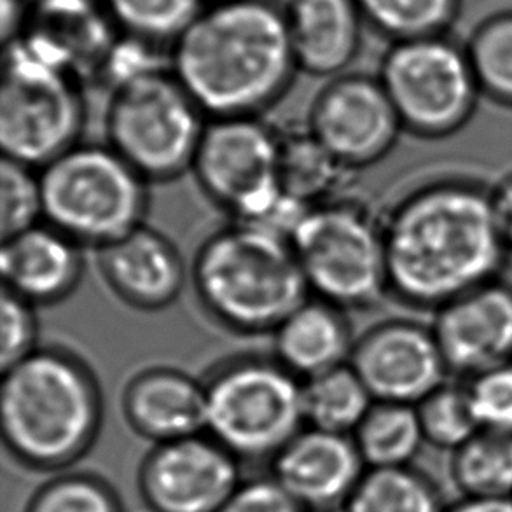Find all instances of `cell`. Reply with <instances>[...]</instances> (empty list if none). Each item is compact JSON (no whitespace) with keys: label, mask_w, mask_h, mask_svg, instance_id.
<instances>
[{"label":"cell","mask_w":512,"mask_h":512,"mask_svg":"<svg viewBox=\"0 0 512 512\" xmlns=\"http://www.w3.org/2000/svg\"><path fill=\"white\" fill-rule=\"evenodd\" d=\"M388 292L401 305L436 313L465 292L504 277L511 252L500 236L492 184L437 170L381 214Z\"/></svg>","instance_id":"6da1fadb"},{"label":"cell","mask_w":512,"mask_h":512,"mask_svg":"<svg viewBox=\"0 0 512 512\" xmlns=\"http://www.w3.org/2000/svg\"><path fill=\"white\" fill-rule=\"evenodd\" d=\"M168 65L210 119L259 116L299 72L275 0L207 2L173 42Z\"/></svg>","instance_id":"7a4b0ae2"},{"label":"cell","mask_w":512,"mask_h":512,"mask_svg":"<svg viewBox=\"0 0 512 512\" xmlns=\"http://www.w3.org/2000/svg\"><path fill=\"white\" fill-rule=\"evenodd\" d=\"M102 420L97 380L74 353L37 348L2 371V441L30 471H69L97 443Z\"/></svg>","instance_id":"3957f363"},{"label":"cell","mask_w":512,"mask_h":512,"mask_svg":"<svg viewBox=\"0 0 512 512\" xmlns=\"http://www.w3.org/2000/svg\"><path fill=\"white\" fill-rule=\"evenodd\" d=\"M193 282L201 305L235 333H273L310 289L287 236L233 221L201 243Z\"/></svg>","instance_id":"277c9868"},{"label":"cell","mask_w":512,"mask_h":512,"mask_svg":"<svg viewBox=\"0 0 512 512\" xmlns=\"http://www.w3.org/2000/svg\"><path fill=\"white\" fill-rule=\"evenodd\" d=\"M310 294L341 310H369L390 296L381 214L334 196L306 210L291 235Z\"/></svg>","instance_id":"5b68a950"},{"label":"cell","mask_w":512,"mask_h":512,"mask_svg":"<svg viewBox=\"0 0 512 512\" xmlns=\"http://www.w3.org/2000/svg\"><path fill=\"white\" fill-rule=\"evenodd\" d=\"M203 193L231 214L291 240L310 207L289 198L280 184V132L259 116L208 119L194 156Z\"/></svg>","instance_id":"8992f818"},{"label":"cell","mask_w":512,"mask_h":512,"mask_svg":"<svg viewBox=\"0 0 512 512\" xmlns=\"http://www.w3.org/2000/svg\"><path fill=\"white\" fill-rule=\"evenodd\" d=\"M44 222L104 249L146 224L149 180L112 147L77 144L39 170Z\"/></svg>","instance_id":"52a82bcc"},{"label":"cell","mask_w":512,"mask_h":512,"mask_svg":"<svg viewBox=\"0 0 512 512\" xmlns=\"http://www.w3.org/2000/svg\"><path fill=\"white\" fill-rule=\"evenodd\" d=\"M207 114L170 65L112 86L105 111L107 146L149 182H165L193 168Z\"/></svg>","instance_id":"ba28073f"},{"label":"cell","mask_w":512,"mask_h":512,"mask_svg":"<svg viewBox=\"0 0 512 512\" xmlns=\"http://www.w3.org/2000/svg\"><path fill=\"white\" fill-rule=\"evenodd\" d=\"M205 390V434L240 462H271L306 427L303 380L275 357L224 364Z\"/></svg>","instance_id":"9c48e42d"},{"label":"cell","mask_w":512,"mask_h":512,"mask_svg":"<svg viewBox=\"0 0 512 512\" xmlns=\"http://www.w3.org/2000/svg\"><path fill=\"white\" fill-rule=\"evenodd\" d=\"M0 147L7 160L41 170L79 144L84 100L77 76L27 46H4Z\"/></svg>","instance_id":"30bf717a"},{"label":"cell","mask_w":512,"mask_h":512,"mask_svg":"<svg viewBox=\"0 0 512 512\" xmlns=\"http://www.w3.org/2000/svg\"><path fill=\"white\" fill-rule=\"evenodd\" d=\"M376 76L404 132L416 139L455 137L483 98L467 46L450 34L390 42Z\"/></svg>","instance_id":"8fae6325"},{"label":"cell","mask_w":512,"mask_h":512,"mask_svg":"<svg viewBox=\"0 0 512 512\" xmlns=\"http://www.w3.org/2000/svg\"><path fill=\"white\" fill-rule=\"evenodd\" d=\"M308 128L348 170L387 158L404 133L380 77L350 72L319 91Z\"/></svg>","instance_id":"7c38bea8"},{"label":"cell","mask_w":512,"mask_h":512,"mask_svg":"<svg viewBox=\"0 0 512 512\" xmlns=\"http://www.w3.org/2000/svg\"><path fill=\"white\" fill-rule=\"evenodd\" d=\"M242 462L208 434L154 444L139 469L151 512H217L242 485Z\"/></svg>","instance_id":"4fadbf2b"},{"label":"cell","mask_w":512,"mask_h":512,"mask_svg":"<svg viewBox=\"0 0 512 512\" xmlns=\"http://www.w3.org/2000/svg\"><path fill=\"white\" fill-rule=\"evenodd\" d=\"M376 402L416 406L453 378L432 326L390 319L367 329L350 357Z\"/></svg>","instance_id":"5bb4252c"},{"label":"cell","mask_w":512,"mask_h":512,"mask_svg":"<svg viewBox=\"0 0 512 512\" xmlns=\"http://www.w3.org/2000/svg\"><path fill=\"white\" fill-rule=\"evenodd\" d=\"M432 329L450 374L467 380L512 362V284L479 285L432 313Z\"/></svg>","instance_id":"9a60e30c"},{"label":"cell","mask_w":512,"mask_h":512,"mask_svg":"<svg viewBox=\"0 0 512 512\" xmlns=\"http://www.w3.org/2000/svg\"><path fill=\"white\" fill-rule=\"evenodd\" d=\"M270 465L271 478L306 512L343 511L367 471L352 436L310 427Z\"/></svg>","instance_id":"2e32d148"},{"label":"cell","mask_w":512,"mask_h":512,"mask_svg":"<svg viewBox=\"0 0 512 512\" xmlns=\"http://www.w3.org/2000/svg\"><path fill=\"white\" fill-rule=\"evenodd\" d=\"M100 252V270L116 296L139 310H163L186 284V264L175 243L142 224Z\"/></svg>","instance_id":"e0dca14e"},{"label":"cell","mask_w":512,"mask_h":512,"mask_svg":"<svg viewBox=\"0 0 512 512\" xmlns=\"http://www.w3.org/2000/svg\"><path fill=\"white\" fill-rule=\"evenodd\" d=\"M81 245L48 222L2 240L4 289L34 306L69 298L84 271Z\"/></svg>","instance_id":"ac0fdd59"},{"label":"cell","mask_w":512,"mask_h":512,"mask_svg":"<svg viewBox=\"0 0 512 512\" xmlns=\"http://www.w3.org/2000/svg\"><path fill=\"white\" fill-rule=\"evenodd\" d=\"M126 422L154 444L172 443L207 432L205 383L172 367L137 374L123 395Z\"/></svg>","instance_id":"d6986e66"},{"label":"cell","mask_w":512,"mask_h":512,"mask_svg":"<svg viewBox=\"0 0 512 512\" xmlns=\"http://www.w3.org/2000/svg\"><path fill=\"white\" fill-rule=\"evenodd\" d=\"M284 7L298 69L329 79L346 74L367 27L357 0H289Z\"/></svg>","instance_id":"ffe728a7"},{"label":"cell","mask_w":512,"mask_h":512,"mask_svg":"<svg viewBox=\"0 0 512 512\" xmlns=\"http://www.w3.org/2000/svg\"><path fill=\"white\" fill-rule=\"evenodd\" d=\"M271 334L275 359L303 381L348 364L357 341L345 310L315 296Z\"/></svg>","instance_id":"44dd1931"},{"label":"cell","mask_w":512,"mask_h":512,"mask_svg":"<svg viewBox=\"0 0 512 512\" xmlns=\"http://www.w3.org/2000/svg\"><path fill=\"white\" fill-rule=\"evenodd\" d=\"M352 437L367 469L411 467L427 444L416 406L399 402L374 401Z\"/></svg>","instance_id":"7402d4cb"},{"label":"cell","mask_w":512,"mask_h":512,"mask_svg":"<svg viewBox=\"0 0 512 512\" xmlns=\"http://www.w3.org/2000/svg\"><path fill=\"white\" fill-rule=\"evenodd\" d=\"M348 172L310 128L280 133V184L292 200L305 207L331 200Z\"/></svg>","instance_id":"603a6c76"},{"label":"cell","mask_w":512,"mask_h":512,"mask_svg":"<svg viewBox=\"0 0 512 512\" xmlns=\"http://www.w3.org/2000/svg\"><path fill=\"white\" fill-rule=\"evenodd\" d=\"M450 478L467 499H512V432L479 430L451 453Z\"/></svg>","instance_id":"cb8c5ba5"},{"label":"cell","mask_w":512,"mask_h":512,"mask_svg":"<svg viewBox=\"0 0 512 512\" xmlns=\"http://www.w3.org/2000/svg\"><path fill=\"white\" fill-rule=\"evenodd\" d=\"M373 404V395L350 362L303 381L305 422L310 429L352 436Z\"/></svg>","instance_id":"d4e9b609"},{"label":"cell","mask_w":512,"mask_h":512,"mask_svg":"<svg viewBox=\"0 0 512 512\" xmlns=\"http://www.w3.org/2000/svg\"><path fill=\"white\" fill-rule=\"evenodd\" d=\"M441 490L411 467L367 469L341 512H446Z\"/></svg>","instance_id":"484cf974"},{"label":"cell","mask_w":512,"mask_h":512,"mask_svg":"<svg viewBox=\"0 0 512 512\" xmlns=\"http://www.w3.org/2000/svg\"><path fill=\"white\" fill-rule=\"evenodd\" d=\"M119 35L153 48L168 46L186 32L205 0H100Z\"/></svg>","instance_id":"4316f807"},{"label":"cell","mask_w":512,"mask_h":512,"mask_svg":"<svg viewBox=\"0 0 512 512\" xmlns=\"http://www.w3.org/2000/svg\"><path fill=\"white\" fill-rule=\"evenodd\" d=\"M364 21L390 42L450 34L464 0H357Z\"/></svg>","instance_id":"83f0119b"},{"label":"cell","mask_w":512,"mask_h":512,"mask_svg":"<svg viewBox=\"0 0 512 512\" xmlns=\"http://www.w3.org/2000/svg\"><path fill=\"white\" fill-rule=\"evenodd\" d=\"M465 46L483 97L512 111V9L479 21Z\"/></svg>","instance_id":"f1b7e54d"},{"label":"cell","mask_w":512,"mask_h":512,"mask_svg":"<svg viewBox=\"0 0 512 512\" xmlns=\"http://www.w3.org/2000/svg\"><path fill=\"white\" fill-rule=\"evenodd\" d=\"M416 411L422 423L425 443L436 450L453 453L478 434L479 425L472 413L464 380L450 378L427 395Z\"/></svg>","instance_id":"f546056e"},{"label":"cell","mask_w":512,"mask_h":512,"mask_svg":"<svg viewBox=\"0 0 512 512\" xmlns=\"http://www.w3.org/2000/svg\"><path fill=\"white\" fill-rule=\"evenodd\" d=\"M25 512H125L118 492L93 472L63 471L35 490Z\"/></svg>","instance_id":"4dcf8cb0"},{"label":"cell","mask_w":512,"mask_h":512,"mask_svg":"<svg viewBox=\"0 0 512 512\" xmlns=\"http://www.w3.org/2000/svg\"><path fill=\"white\" fill-rule=\"evenodd\" d=\"M2 240L44 222L41 175L35 168L2 158Z\"/></svg>","instance_id":"1f68e13d"},{"label":"cell","mask_w":512,"mask_h":512,"mask_svg":"<svg viewBox=\"0 0 512 512\" xmlns=\"http://www.w3.org/2000/svg\"><path fill=\"white\" fill-rule=\"evenodd\" d=\"M464 381L479 429L512 432V362Z\"/></svg>","instance_id":"d6a6232c"},{"label":"cell","mask_w":512,"mask_h":512,"mask_svg":"<svg viewBox=\"0 0 512 512\" xmlns=\"http://www.w3.org/2000/svg\"><path fill=\"white\" fill-rule=\"evenodd\" d=\"M37 336L39 326L35 317V306L13 292L2 289V371L34 353L39 348Z\"/></svg>","instance_id":"836d02e7"},{"label":"cell","mask_w":512,"mask_h":512,"mask_svg":"<svg viewBox=\"0 0 512 512\" xmlns=\"http://www.w3.org/2000/svg\"><path fill=\"white\" fill-rule=\"evenodd\" d=\"M217 512H306L271 476L249 479Z\"/></svg>","instance_id":"e575fe53"},{"label":"cell","mask_w":512,"mask_h":512,"mask_svg":"<svg viewBox=\"0 0 512 512\" xmlns=\"http://www.w3.org/2000/svg\"><path fill=\"white\" fill-rule=\"evenodd\" d=\"M492 207L500 236L512 254V172L492 184Z\"/></svg>","instance_id":"d590c367"},{"label":"cell","mask_w":512,"mask_h":512,"mask_svg":"<svg viewBox=\"0 0 512 512\" xmlns=\"http://www.w3.org/2000/svg\"><path fill=\"white\" fill-rule=\"evenodd\" d=\"M446 512H512V499H467L453 502Z\"/></svg>","instance_id":"8d00e7d4"},{"label":"cell","mask_w":512,"mask_h":512,"mask_svg":"<svg viewBox=\"0 0 512 512\" xmlns=\"http://www.w3.org/2000/svg\"><path fill=\"white\" fill-rule=\"evenodd\" d=\"M205 2H217V0H205Z\"/></svg>","instance_id":"74e56055"}]
</instances>
